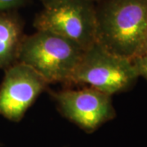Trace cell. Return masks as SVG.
Segmentation results:
<instances>
[{"instance_id": "6", "label": "cell", "mask_w": 147, "mask_h": 147, "mask_svg": "<svg viewBox=\"0 0 147 147\" xmlns=\"http://www.w3.org/2000/svg\"><path fill=\"white\" fill-rule=\"evenodd\" d=\"M47 85L29 65L19 61L11 65L5 69L0 84V115L11 122H20Z\"/></svg>"}, {"instance_id": "3", "label": "cell", "mask_w": 147, "mask_h": 147, "mask_svg": "<svg viewBox=\"0 0 147 147\" xmlns=\"http://www.w3.org/2000/svg\"><path fill=\"white\" fill-rule=\"evenodd\" d=\"M138 78L131 59L115 55L95 42L84 51L71 84H86L113 96L132 88Z\"/></svg>"}, {"instance_id": "2", "label": "cell", "mask_w": 147, "mask_h": 147, "mask_svg": "<svg viewBox=\"0 0 147 147\" xmlns=\"http://www.w3.org/2000/svg\"><path fill=\"white\" fill-rule=\"evenodd\" d=\"M84 51L77 43L57 34L36 30L24 38L18 61L34 69L47 84H71Z\"/></svg>"}, {"instance_id": "9", "label": "cell", "mask_w": 147, "mask_h": 147, "mask_svg": "<svg viewBox=\"0 0 147 147\" xmlns=\"http://www.w3.org/2000/svg\"><path fill=\"white\" fill-rule=\"evenodd\" d=\"M28 0H0V11L16 10L26 4Z\"/></svg>"}, {"instance_id": "11", "label": "cell", "mask_w": 147, "mask_h": 147, "mask_svg": "<svg viewBox=\"0 0 147 147\" xmlns=\"http://www.w3.org/2000/svg\"><path fill=\"white\" fill-rule=\"evenodd\" d=\"M57 1H58V0H41V2L42 3V5H43V7L51 5V4L54 3H56Z\"/></svg>"}, {"instance_id": "10", "label": "cell", "mask_w": 147, "mask_h": 147, "mask_svg": "<svg viewBox=\"0 0 147 147\" xmlns=\"http://www.w3.org/2000/svg\"><path fill=\"white\" fill-rule=\"evenodd\" d=\"M147 52V17H146V30H145V36H144V42H143V47H142V53L140 54H142L143 53ZM139 54V55H140Z\"/></svg>"}, {"instance_id": "12", "label": "cell", "mask_w": 147, "mask_h": 147, "mask_svg": "<svg viewBox=\"0 0 147 147\" xmlns=\"http://www.w3.org/2000/svg\"><path fill=\"white\" fill-rule=\"evenodd\" d=\"M94 1H96V0H94Z\"/></svg>"}, {"instance_id": "4", "label": "cell", "mask_w": 147, "mask_h": 147, "mask_svg": "<svg viewBox=\"0 0 147 147\" xmlns=\"http://www.w3.org/2000/svg\"><path fill=\"white\" fill-rule=\"evenodd\" d=\"M36 30L50 31L86 50L96 42L94 0H58L43 7L34 20Z\"/></svg>"}, {"instance_id": "1", "label": "cell", "mask_w": 147, "mask_h": 147, "mask_svg": "<svg viewBox=\"0 0 147 147\" xmlns=\"http://www.w3.org/2000/svg\"><path fill=\"white\" fill-rule=\"evenodd\" d=\"M95 11L97 44L131 60L142 53L147 0H96Z\"/></svg>"}, {"instance_id": "5", "label": "cell", "mask_w": 147, "mask_h": 147, "mask_svg": "<svg viewBox=\"0 0 147 147\" xmlns=\"http://www.w3.org/2000/svg\"><path fill=\"white\" fill-rule=\"evenodd\" d=\"M51 96L60 114L87 133L116 117L112 96L93 88L51 92Z\"/></svg>"}, {"instance_id": "8", "label": "cell", "mask_w": 147, "mask_h": 147, "mask_svg": "<svg viewBox=\"0 0 147 147\" xmlns=\"http://www.w3.org/2000/svg\"><path fill=\"white\" fill-rule=\"evenodd\" d=\"M139 77L147 80V52L137 56L131 60Z\"/></svg>"}, {"instance_id": "7", "label": "cell", "mask_w": 147, "mask_h": 147, "mask_svg": "<svg viewBox=\"0 0 147 147\" xmlns=\"http://www.w3.org/2000/svg\"><path fill=\"white\" fill-rule=\"evenodd\" d=\"M24 34V21L15 10L0 11V69L18 61Z\"/></svg>"}]
</instances>
